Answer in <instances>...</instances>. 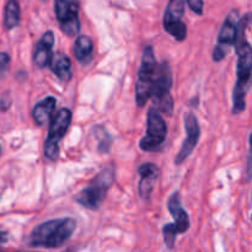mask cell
Masks as SVG:
<instances>
[{
    "label": "cell",
    "mask_w": 252,
    "mask_h": 252,
    "mask_svg": "<svg viewBox=\"0 0 252 252\" xmlns=\"http://www.w3.org/2000/svg\"><path fill=\"white\" fill-rule=\"evenodd\" d=\"M251 22V15L248 12L243 19L238 21V33H236L235 46L238 53V79L233 91V113L239 115L246 108V95L250 89V78L252 68V51L251 46L246 38V30Z\"/></svg>",
    "instance_id": "6da1fadb"
},
{
    "label": "cell",
    "mask_w": 252,
    "mask_h": 252,
    "mask_svg": "<svg viewBox=\"0 0 252 252\" xmlns=\"http://www.w3.org/2000/svg\"><path fill=\"white\" fill-rule=\"evenodd\" d=\"M75 229L76 220L74 218L52 219L37 225L26 239V244L31 248H59L73 236Z\"/></svg>",
    "instance_id": "7a4b0ae2"
},
{
    "label": "cell",
    "mask_w": 252,
    "mask_h": 252,
    "mask_svg": "<svg viewBox=\"0 0 252 252\" xmlns=\"http://www.w3.org/2000/svg\"><path fill=\"white\" fill-rule=\"evenodd\" d=\"M115 166L108 165L94 177L89 186H86L76 194L75 201L84 208L90 209V211H97L102 206L108 189L115 182Z\"/></svg>",
    "instance_id": "3957f363"
},
{
    "label": "cell",
    "mask_w": 252,
    "mask_h": 252,
    "mask_svg": "<svg viewBox=\"0 0 252 252\" xmlns=\"http://www.w3.org/2000/svg\"><path fill=\"white\" fill-rule=\"evenodd\" d=\"M172 71L167 62H162L157 65L154 81H153L152 96L150 98L154 103V108L159 112L171 116L174 112V100L171 97Z\"/></svg>",
    "instance_id": "277c9868"
},
{
    "label": "cell",
    "mask_w": 252,
    "mask_h": 252,
    "mask_svg": "<svg viewBox=\"0 0 252 252\" xmlns=\"http://www.w3.org/2000/svg\"><path fill=\"white\" fill-rule=\"evenodd\" d=\"M157 65L154 49L152 46H147L143 51L142 63L138 71V81L135 86V101L139 107H143L150 100Z\"/></svg>",
    "instance_id": "5b68a950"
},
{
    "label": "cell",
    "mask_w": 252,
    "mask_h": 252,
    "mask_svg": "<svg viewBox=\"0 0 252 252\" xmlns=\"http://www.w3.org/2000/svg\"><path fill=\"white\" fill-rule=\"evenodd\" d=\"M73 113L69 108H61L49 125L48 135L44 142V157L56 161L59 157V143L62 142L70 127Z\"/></svg>",
    "instance_id": "8992f818"
},
{
    "label": "cell",
    "mask_w": 252,
    "mask_h": 252,
    "mask_svg": "<svg viewBox=\"0 0 252 252\" xmlns=\"http://www.w3.org/2000/svg\"><path fill=\"white\" fill-rule=\"evenodd\" d=\"M167 209L172 218L175 219V223L166 224L162 228V235H164L165 244L169 249L175 246L176 236L180 234L186 233L189 229V218L181 204V196L179 192H175L171 194L169 202H167Z\"/></svg>",
    "instance_id": "52a82bcc"
},
{
    "label": "cell",
    "mask_w": 252,
    "mask_h": 252,
    "mask_svg": "<svg viewBox=\"0 0 252 252\" xmlns=\"http://www.w3.org/2000/svg\"><path fill=\"white\" fill-rule=\"evenodd\" d=\"M147 123V135L140 139L139 147L143 152H157L166 140V123L159 111L154 107L148 112Z\"/></svg>",
    "instance_id": "ba28073f"
},
{
    "label": "cell",
    "mask_w": 252,
    "mask_h": 252,
    "mask_svg": "<svg viewBox=\"0 0 252 252\" xmlns=\"http://www.w3.org/2000/svg\"><path fill=\"white\" fill-rule=\"evenodd\" d=\"M57 20L68 37H75L80 32L79 0H54Z\"/></svg>",
    "instance_id": "9c48e42d"
},
{
    "label": "cell",
    "mask_w": 252,
    "mask_h": 252,
    "mask_svg": "<svg viewBox=\"0 0 252 252\" xmlns=\"http://www.w3.org/2000/svg\"><path fill=\"white\" fill-rule=\"evenodd\" d=\"M185 15V2L184 0H170L165 10L162 25L164 29L170 36L174 37L177 42H182L186 39L187 26L182 20Z\"/></svg>",
    "instance_id": "30bf717a"
},
{
    "label": "cell",
    "mask_w": 252,
    "mask_h": 252,
    "mask_svg": "<svg viewBox=\"0 0 252 252\" xmlns=\"http://www.w3.org/2000/svg\"><path fill=\"white\" fill-rule=\"evenodd\" d=\"M238 11L233 10L224 20L223 26L219 32L218 43H217L216 48L213 49V56L212 57H213L214 62L223 61L235 43L236 33H238Z\"/></svg>",
    "instance_id": "8fae6325"
},
{
    "label": "cell",
    "mask_w": 252,
    "mask_h": 252,
    "mask_svg": "<svg viewBox=\"0 0 252 252\" xmlns=\"http://www.w3.org/2000/svg\"><path fill=\"white\" fill-rule=\"evenodd\" d=\"M185 129H186L187 137L182 144L181 149H180L179 154H177L176 159H175L176 165H181L191 155V153L193 152L197 143H198L199 137H201V127H199L198 120L192 112L185 116Z\"/></svg>",
    "instance_id": "7c38bea8"
},
{
    "label": "cell",
    "mask_w": 252,
    "mask_h": 252,
    "mask_svg": "<svg viewBox=\"0 0 252 252\" xmlns=\"http://www.w3.org/2000/svg\"><path fill=\"white\" fill-rule=\"evenodd\" d=\"M54 46V33L53 31L44 32L43 36L37 43L33 54V63L37 68L43 69L49 65L52 56H53Z\"/></svg>",
    "instance_id": "4fadbf2b"
},
{
    "label": "cell",
    "mask_w": 252,
    "mask_h": 252,
    "mask_svg": "<svg viewBox=\"0 0 252 252\" xmlns=\"http://www.w3.org/2000/svg\"><path fill=\"white\" fill-rule=\"evenodd\" d=\"M140 182H139V193L143 199H149L152 192L154 189L155 182L159 177V167L152 162L140 165L139 167Z\"/></svg>",
    "instance_id": "5bb4252c"
},
{
    "label": "cell",
    "mask_w": 252,
    "mask_h": 252,
    "mask_svg": "<svg viewBox=\"0 0 252 252\" xmlns=\"http://www.w3.org/2000/svg\"><path fill=\"white\" fill-rule=\"evenodd\" d=\"M49 68L56 74L57 78L63 83H68L73 78V70H71V61L66 54L56 53L52 56L49 62Z\"/></svg>",
    "instance_id": "9a60e30c"
},
{
    "label": "cell",
    "mask_w": 252,
    "mask_h": 252,
    "mask_svg": "<svg viewBox=\"0 0 252 252\" xmlns=\"http://www.w3.org/2000/svg\"><path fill=\"white\" fill-rule=\"evenodd\" d=\"M56 106L57 100L53 96H47L43 100L37 102L33 111H32V116H33L34 122H36L39 127L47 125L48 121L51 120L54 110H56Z\"/></svg>",
    "instance_id": "2e32d148"
},
{
    "label": "cell",
    "mask_w": 252,
    "mask_h": 252,
    "mask_svg": "<svg viewBox=\"0 0 252 252\" xmlns=\"http://www.w3.org/2000/svg\"><path fill=\"white\" fill-rule=\"evenodd\" d=\"M76 61L83 65H89L94 59V42L89 36H78L74 43Z\"/></svg>",
    "instance_id": "e0dca14e"
},
{
    "label": "cell",
    "mask_w": 252,
    "mask_h": 252,
    "mask_svg": "<svg viewBox=\"0 0 252 252\" xmlns=\"http://www.w3.org/2000/svg\"><path fill=\"white\" fill-rule=\"evenodd\" d=\"M20 24V5L17 0H9L5 5L4 26L6 30H12Z\"/></svg>",
    "instance_id": "ac0fdd59"
},
{
    "label": "cell",
    "mask_w": 252,
    "mask_h": 252,
    "mask_svg": "<svg viewBox=\"0 0 252 252\" xmlns=\"http://www.w3.org/2000/svg\"><path fill=\"white\" fill-rule=\"evenodd\" d=\"M95 134L96 138L98 139V152H101L102 154L110 152L111 145H112V137L107 133V130L103 127L98 126L95 128Z\"/></svg>",
    "instance_id": "d6986e66"
},
{
    "label": "cell",
    "mask_w": 252,
    "mask_h": 252,
    "mask_svg": "<svg viewBox=\"0 0 252 252\" xmlns=\"http://www.w3.org/2000/svg\"><path fill=\"white\" fill-rule=\"evenodd\" d=\"M187 2H189V6L191 7L192 11L196 12L197 15L203 14V10H204L203 0H187Z\"/></svg>",
    "instance_id": "ffe728a7"
},
{
    "label": "cell",
    "mask_w": 252,
    "mask_h": 252,
    "mask_svg": "<svg viewBox=\"0 0 252 252\" xmlns=\"http://www.w3.org/2000/svg\"><path fill=\"white\" fill-rule=\"evenodd\" d=\"M10 64V57L7 53H0V78H2V75L5 74V71L7 70V66Z\"/></svg>",
    "instance_id": "44dd1931"
},
{
    "label": "cell",
    "mask_w": 252,
    "mask_h": 252,
    "mask_svg": "<svg viewBox=\"0 0 252 252\" xmlns=\"http://www.w3.org/2000/svg\"><path fill=\"white\" fill-rule=\"evenodd\" d=\"M10 105H11V97H10L9 94H4L0 97V110L6 111L10 107Z\"/></svg>",
    "instance_id": "7402d4cb"
},
{
    "label": "cell",
    "mask_w": 252,
    "mask_h": 252,
    "mask_svg": "<svg viewBox=\"0 0 252 252\" xmlns=\"http://www.w3.org/2000/svg\"><path fill=\"white\" fill-rule=\"evenodd\" d=\"M7 240H9V235H7V233L5 230H1V229H0V245L6 244Z\"/></svg>",
    "instance_id": "603a6c76"
},
{
    "label": "cell",
    "mask_w": 252,
    "mask_h": 252,
    "mask_svg": "<svg viewBox=\"0 0 252 252\" xmlns=\"http://www.w3.org/2000/svg\"><path fill=\"white\" fill-rule=\"evenodd\" d=\"M0 153H1V149H0Z\"/></svg>",
    "instance_id": "cb8c5ba5"
}]
</instances>
